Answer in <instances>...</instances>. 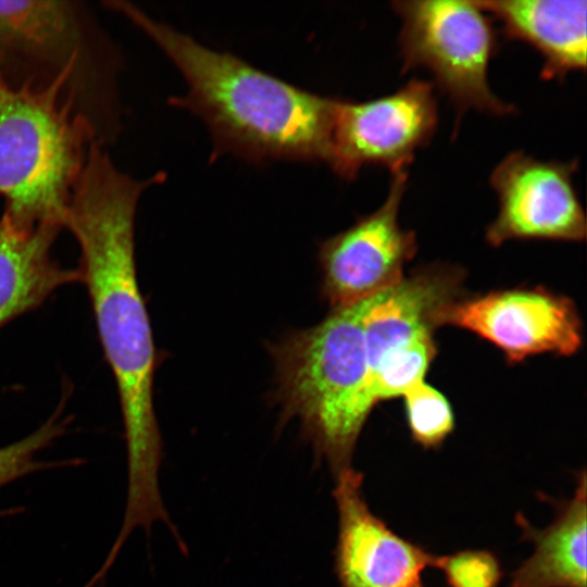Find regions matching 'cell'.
I'll use <instances>...</instances> for the list:
<instances>
[{
    "instance_id": "1",
    "label": "cell",
    "mask_w": 587,
    "mask_h": 587,
    "mask_svg": "<svg viewBox=\"0 0 587 587\" xmlns=\"http://www.w3.org/2000/svg\"><path fill=\"white\" fill-rule=\"evenodd\" d=\"M165 174L136 179L108 149L92 145L64 216L80 250L99 339L113 373L124 424L127 494L124 515L149 523L165 514L159 486L162 438L154 411L155 347L135 255L137 205Z\"/></svg>"
},
{
    "instance_id": "2",
    "label": "cell",
    "mask_w": 587,
    "mask_h": 587,
    "mask_svg": "<svg viewBox=\"0 0 587 587\" xmlns=\"http://www.w3.org/2000/svg\"><path fill=\"white\" fill-rule=\"evenodd\" d=\"M149 37L185 78L170 103L199 116L213 157L325 162L337 98L299 88L245 60L208 48L124 0L103 2Z\"/></svg>"
},
{
    "instance_id": "3",
    "label": "cell",
    "mask_w": 587,
    "mask_h": 587,
    "mask_svg": "<svg viewBox=\"0 0 587 587\" xmlns=\"http://www.w3.org/2000/svg\"><path fill=\"white\" fill-rule=\"evenodd\" d=\"M121 57L80 1L0 0V80L58 89L108 148L122 129Z\"/></svg>"
},
{
    "instance_id": "4",
    "label": "cell",
    "mask_w": 587,
    "mask_h": 587,
    "mask_svg": "<svg viewBox=\"0 0 587 587\" xmlns=\"http://www.w3.org/2000/svg\"><path fill=\"white\" fill-rule=\"evenodd\" d=\"M370 299L330 310L319 324L289 332L270 347L280 420H299L334 478L353 467L354 449L373 409L362 323Z\"/></svg>"
},
{
    "instance_id": "5",
    "label": "cell",
    "mask_w": 587,
    "mask_h": 587,
    "mask_svg": "<svg viewBox=\"0 0 587 587\" xmlns=\"http://www.w3.org/2000/svg\"><path fill=\"white\" fill-rule=\"evenodd\" d=\"M93 143V130L60 90L0 80L2 214L25 227L64 228L67 204Z\"/></svg>"
},
{
    "instance_id": "6",
    "label": "cell",
    "mask_w": 587,
    "mask_h": 587,
    "mask_svg": "<svg viewBox=\"0 0 587 587\" xmlns=\"http://www.w3.org/2000/svg\"><path fill=\"white\" fill-rule=\"evenodd\" d=\"M399 16L402 72L423 67L459 115L476 110L495 116L515 112L488 82L497 35L476 0H394Z\"/></svg>"
},
{
    "instance_id": "7",
    "label": "cell",
    "mask_w": 587,
    "mask_h": 587,
    "mask_svg": "<svg viewBox=\"0 0 587 587\" xmlns=\"http://www.w3.org/2000/svg\"><path fill=\"white\" fill-rule=\"evenodd\" d=\"M438 124L434 84L414 78L397 91L367 101L337 98L325 162L345 179L365 165L408 171Z\"/></svg>"
},
{
    "instance_id": "8",
    "label": "cell",
    "mask_w": 587,
    "mask_h": 587,
    "mask_svg": "<svg viewBox=\"0 0 587 587\" xmlns=\"http://www.w3.org/2000/svg\"><path fill=\"white\" fill-rule=\"evenodd\" d=\"M407 186L408 171L391 173L378 209L321 242V292L330 310L370 299L403 278L402 270L417 248L414 232L399 221Z\"/></svg>"
},
{
    "instance_id": "9",
    "label": "cell",
    "mask_w": 587,
    "mask_h": 587,
    "mask_svg": "<svg viewBox=\"0 0 587 587\" xmlns=\"http://www.w3.org/2000/svg\"><path fill=\"white\" fill-rule=\"evenodd\" d=\"M438 325L470 330L503 352L511 363L541 353L572 355L583 342L574 302L545 288H516L457 299Z\"/></svg>"
},
{
    "instance_id": "10",
    "label": "cell",
    "mask_w": 587,
    "mask_h": 587,
    "mask_svg": "<svg viewBox=\"0 0 587 587\" xmlns=\"http://www.w3.org/2000/svg\"><path fill=\"white\" fill-rule=\"evenodd\" d=\"M578 165L577 160L545 161L524 151L504 157L489 178L499 207L486 229L487 242L584 240L586 217L573 180Z\"/></svg>"
},
{
    "instance_id": "11",
    "label": "cell",
    "mask_w": 587,
    "mask_h": 587,
    "mask_svg": "<svg viewBox=\"0 0 587 587\" xmlns=\"http://www.w3.org/2000/svg\"><path fill=\"white\" fill-rule=\"evenodd\" d=\"M335 479L338 512L334 571L339 587H425L423 572L436 554L397 533L375 515L353 467Z\"/></svg>"
},
{
    "instance_id": "12",
    "label": "cell",
    "mask_w": 587,
    "mask_h": 587,
    "mask_svg": "<svg viewBox=\"0 0 587 587\" xmlns=\"http://www.w3.org/2000/svg\"><path fill=\"white\" fill-rule=\"evenodd\" d=\"M510 38L542 58L541 77L562 79L586 68V0H476Z\"/></svg>"
},
{
    "instance_id": "13",
    "label": "cell",
    "mask_w": 587,
    "mask_h": 587,
    "mask_svg": "<svg viewBox=\"0 0 587 587\" xmlns=\"http://www.w3.org/2000/svg\"><path fill=\"white\" fill-rule=\"evenodd\" d=\"M58 224L25 227L0 217V328L39 308L59 288L80 282L77 268L52 254Z\"/></svg>"
},
{
    "instance_id": "14",
    "label": "cell",
    "mask_w": 587,
    "mask_h": 587,
    "mask_svg": "<svg viewBox=\"0 0 587 587\" xmlns=\"http://www.w3.org/2000/svg\"><path fill=\"white\" fill-rule=\"evenodd\" d=\"M586 488L583 469L570 500L541 495L557 509L545 528L534 527L522 513L515 515L522 539L534 544V553L512 573L508 587H586Z\"/></svg>"
},
{
    "instance_id": "15",
    "label": "cell",
    "mask_w": 587,
    "mask_h": 587,
    "mask_svg": "<svg viewBox=\"0 0 587 587\" xmlns=\"http://www.w3.org/2000/svg\"><path fill=\"white\" fill-rule=\"evenodd\" d=\"M435 355L433 333H423L382 354L369 366L366 395L371 405L402 396L423 380Z\"/></svg>"
},
{
    "instance_id": "16",
    "label": "cell",
    "mask_w": 587,
    "mask_h": 587,
    "mask_svg": "<svg viewBox=\"0 0 587 587\" xmlns=\"http://www.w3.org/2000/svg\"><path fill=\"white\" fill-rule=\"evenodd\" d=\"M63 409L54 413L27 436L0 447V488L38 471L59 466H75L82 460L46 462L39 453L51 446L66 430L70 417L62 416Z\"/></svg>"
},
{
    "instance_id": "17",
    "label": "cell",
    "mask_w": 587,
    "mask_h": 587,
    "mask_svg": "<svg viewBox=\"0 0 587 587\" xmlns=\"http://www.w3.org/2000/svg\"><path fill=\"white\" fill-rule=\"evenodd\" d=\"M402 397L413 441L424 449H438L454 429V415L447 398L424 379Z\"/></svg>"
},
{
    "instance_id": "18",
    "label": "cell",
    "mask_w": 587,
    "mask_h": 587,
    "mask_svg": "<svg viewBox=\"0 0 587 587\" xmlns=\"http://www.w3.org/2000/svg\"><path fill=\"white\" fill-rule=\"evenodd\" d=\"M433 567L444 573L448 587H498L503 577L499 558L486 549L436 554Z\"/></svg>"
}]
</instances>
